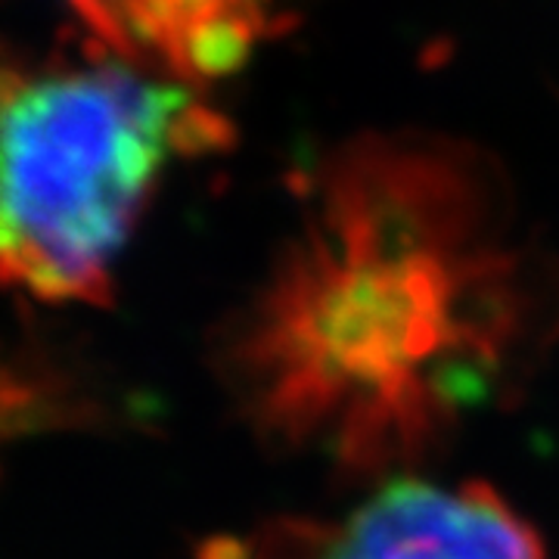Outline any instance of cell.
<instances>
[{"label":"cell","mask_w":559,"mask_h":559,"mask_svg":"<svg viewBox=\"0 0 559 559\" xmlns=\"http://www.w3.org/2000/svg\"><path fill=\"white\" fill-rule=\"evenodd\" d=\"M97 38L138 69L180 81L227 75L274 28L277 0H72Z\"/></svg>","instance_id":"3957f363"},{"label":"cell","mask_w":559,"mask_h":559,"mask_svg":"<svg viewBox=\"0 0 559 559\" xmlns=\"http://www.w3.org/2000/svg\"><path fill=\"white\" fill-rule=\"evenodd\" d=\"M221 138L197 94L131 62L0 60V283L100 301L165 168Z\"/></svg>","instance_id":"6da1fadb"},{"label":"cell","mask_w":559,"mask_h":559,"mask_svg":"<svg viewBox=\"0 0 559 559\" xmlns=\"http://www.w3.org/2000/svg\"><path fill=\"white\" fill-rule=\"evenodd\" d=\"M283 559H544L538 535L481 485L392 481Z\"/></svg>","instance_id":"7a4b0ae2"}]
</instances>
